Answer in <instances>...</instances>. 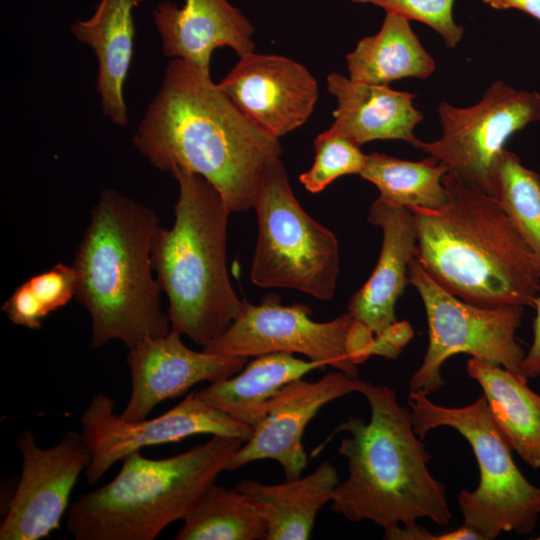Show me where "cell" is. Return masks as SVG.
<instances>
[{"label":"cell","instance_id":"484cf974","mask_svg":"<svg viewBox=\"0 0 540 540\" xmlns=\"http://www.w3.org/2000/svg\"><path fill=\"white\" fill-rule=\"evenodd\" d=\"M176 540H265L266 523L254 502L213 484L182 520Z\"/></svg>","mask_w":540,"mask_h":540},{"label":"cell","instance_id":"d6986e66","mask_svg":"<svg viewBox=\"0 0 540 540\" xmlns=\"http://www.w3.org/2000/svg\"><path fill=\"white\" fill-rule=\"evenodd\" d=\"M328 92L337 99L330 131L357 145L374 140H403L419 149L415 127L423 120L416 95L388 85L356 82L338 73L327 76Z\"/></svg>","mask_w":540,"mask_h":540},{"label":"cell","instance_id":"5bb4252c","mask_svg":"<svg viewBox=\"0 0 540 540\" xmlns=\"http://www.w3.org/2000/svg\"><path fill=\"white\" fill-rule=\"evenodd\" d=\"M218 86L255 125L280 138L301 127L318 99V83L300 63L274 54L248 53Z\"/></svg>","mask_w":540,"mask_h":540},{"label":"cell","instance_id":"ba28073f","mask_svg":"<svg viewBox=\"0 0 540 540\" xmlns=\"http://www.w3.org/2000/svg\"><path fill=\"white\" fill-rule=\"evenodd\" d=\"M253 208L258 237L250 270L252 283L331 300L340 270L338 241L300 205L279 157L264 167Z\"/></svg>","mask_w":540,"mask_h":540},{"label":"cell","instance_id":"9c48e42d","mask_svg":"<svg viewBox=\"0 0 540 540\" xmlns=\"http://www.w3.org/2000/svg\"><path fill=\"white\" fill-rule=\"evenodd\" d=\"M408 282L422 299L429 332L422 364L409 380L410 391L430 395L441 389L445 384L441 368L459 353L526 378L521 370L526 352L516 340L525 307L489 308L466 302L439 285L416 258L409 263Z\"/></svg>","mask_w":540,"mask_h":540},{"label":"cell","instance_id":"f546056e","mask_svg":"<svg viewBox=\"0 0 540 540\" xmlns=\"http://www.w3.org/2000/svg\"><path fill=\"white\" fill-rule=\"evenodd\" d=\"M382 7L406 19L422 22L433 28L447 47H455L463 37L464 28L453 19L455 0H351Z\"/></svg>","mask_w":540,"mask_h":540},{"label":"cell","instance_id":"2e32d148","mask_svg":"<svg viewBox=\"0 0 540 540\" xmlns=\"http://www.w3.org/2000/svg\"><path fill=\"white\" fill-rule=\"evenodd\" d=\"M353 381L337 370L314 382L300 378L286 384L270 399L264 417L235 453L228 471L271 459L280 464L286 480L301 477L308 463L305 428L324 405L354 392Z\"/></svg>","mask_w":540,"mask_h":540},{"label":"cell","instance_id":"6da1fadb","mask_svg":"<svg viewBox=\"0 0 540 540\" xmlns=\"http://www.w3.org/2000/svg\"><path fill=\"white\" fill-rule=\"evenodd\" d=\"M132 143L150 164L202 176L231 213L253 208L266 164L282 152L279 139L249 120L210 73L173 59Z\"/></svg>","mask_w":540,"mask_h":540},{"label":"cell","instance_id":"e0dca14e","mask_svg":"<svg viewBox=\"0 0 540 540\" xmlns=\"http://www.w3.org/2000/svg\"><path fill=\"white\" fill-rule=\"evenodd\" d=\"M152 15L163 54L204 71L219 47H230L239 57L255 50L252 24L229 0H185L181 7L161 1Z\"/></svg>","mask_w":540,"mask_h":540},{"label":"cell","instance_id":"277c9868","mask_svg":"<svg viewBox=\"0 0 540 540\" xmlns=\"http://www.w3.org/2000/svg\"><path fill=\"white\" fill-rule=\"evenodd\" d=\"M159 227L154 209L117 190L101 191L72 263L75 299L90 316L93 348L119 340L130 349L171 330L152 274Z\"/></svg>","mask_w":540,"mask_h":540},{"label":"cell","instance_id":"603a6c76","mask_svg":"<svg viewBox=\"0 0 540 540\" xmlns=\"http://www.w3.org/2000/svg\"><path fill=\"white\" fill-rule=\"evenodd\" d=\"M325 365L304 360L292 353L275 352L256 356L238 373L196 391L209 405L250 427L264 417L270 399L286 384Z\"/></svg>","mask_w":540,"mask_h":540},{"label":"cell","instance_id":"1f68e13d","mask_svg":"<svg viewBox=\"0 0 540 540\" xmlns=\"http://www.w3.org/2000/svg\"><path fill=\"white\" fill-rule=\"evenodd\" d=\"M373 341V331L353 319L347 337V353L353 364L358 366L372 356Z\"/></svg>","mask_w":540,"mask_h":540},{"label":"cell","instance_id":"ac0fdd59","mask_svg":"<svg viewBox=\"0 0 540 540\" xmlns=\"http://www.w3.org/2000/svg\"><path fill=\"white\" fill-rule=\"evenodd\" d=\"M368 220L382 231L380 255L366 283L350 298L347 312L377 334L397 320L395 305L409 283L417 235L413 212L380 198L372 203Z\"/></svg>","mask_w":540,"mask_h":540},{"label":"cell","instance_id":"44dd1931","mask_svg":"<svg viewBox=\"0 0 540 540\" xmlns=\"http://www.w3.org/2000/svg\"><path fill=\"white\" fill-rule=\"evenodd\" d=\"M339 482L335 466L323 461L312 473L282 484L242 479L235 488L247 495L261 513L267 529L265 540H306L318 512L331 501Z\"/></svg>","mask_w":540,"mask_h":540},{"label":"cell","instance_id":"d4e9b609","mask_svg":"<svg viewBox=\"0 0 540 540\" xmlns=\"http://www.w3.org/2000/svg\"><path fill=\"white\" fill-rule=\"evenodd\" d=\"M447 168L428 156L421 161H408L371 153L360 176L374 184L386 203L408 209H437L447 202L442 179Z\"/></svg>","mask_w":540,"mask_h":540},{"label":"cell","instance_id":"4fadbf2b","mask_svg":"<svg viewBox=\"0 0 540 540\" xmlns=\"http://www.w3.org/2000/svg\"><path fill=\"white\" fill-rule=\"evenodd\" d=\"M21 475L0 525L1 540H39L60 528L71 492L90 463L81 432L67 431L50 448L40 447L30 430L15 439Z\"/></svg>","mask_w":540,"mask_h":540},{"label":"cell","instance_id":"4316f807","mask_svg":"<svg viewBox=\"0 0 540 540\" xmlns=\"http://www.w3.org/2000/svg\"><path fill=\"white\" fill-rule=\"evenodd\" d=\"M491 196L533 254L540 276V176L504 149L496 162Z\"/></svg>","mask_w":540,"mask_h":540},{"label":"cell","instance_id":"cb8c5ba5","mask_svg":"<svg viewBox=\"0 0 540 540\" xmlns=\"http://www.w3.org/2000/svg\"><path fill=\"white\" fill-rule=\"evenodd\" d=\"M346 61L351 80L375 85L408 77L425 79L436 67L409 20L394 13H386L380 30L362 38Z\"/></svg>","mask_w":540,"mask_h":540},{"label":"cell","instance_id":"7c38bea8","mask_svg":"<svg viewBox=\"0 0 540 540\" xmlns=\"http://www.w3.org/2000/svg\"><path fill=\"white\" fill-rule=\"evenodd\" d=\"M310 315L307 305L284 306L276 294L265 296L259 305L244 300L241 312L229 328L203 350L247 357L298 353L357 378V366L347 353L353 318L347 312L327 322H316Z\"/></svg>","mask_w":540,"mask_h":540},{"label":"cell","instance_id":"f1b7e54d","mask_svg":"<svg viewBox=\"0 0 540 540\" xmlns=\"http://www.w3.org/2000/svg\"><path fill=\"white\" fill-rule=\"evenodd\" d=\"M360 147L329 129L320 133L314 140V162L299 181L307 191L319 193L341 176L360 174L367 156Z\"/></svg>","mask_w":540,"mask_h":540},{"label":"cell","instance_id":"ffe728a7","mask_svg":"<svg viewBox=\"0 0 540 540\" xmlns=\"http://www.w3.org/2000/svg\"><path fill=\"white\" fill-rule=\"evenodd\" d=\"M144 0H100L87 19H76L70 31L89 46L98 62L96 90L104 115L116 126H127L124 85L134 54V11Z\"/></svg>","mask_w":540,"mask_h":540},{"label":"cell","instance_id":"8fae6325","mask_svg":"<svg viewBox=\"0 0 540 540\" xmlns=\"http://www.w3.org/2000/svg\"><path fill=\"white\" fill-rule=\"evenodd\" d=\"M253 428L203 401L193 391L167 412L139 421L114 412L113 400L96 393L81 416V435L90 452L87 482L96 484L117 461L141 449L209 434L246 442Z\"/></svg>","mask_w":540,"mask_h":540},{"label":"cell","instance_id":"8992f818","mask_svg":"<svg viewBox=\"0 0 540 540\" xmlns=\"http://www.w3.org/2000/svg\"><path fill=\"white\" fill-rule=\"evenodd\" d=\"M244 441L212 436L183 453L150 459L135 451L107 484L68 508L66 528L76 540H153L183 520L216 483Z\"/></svg>","mask_w":540,"mask_h":540},{"label":"cell","instance_id":"5b68a950","mask_svg":"<svg viewBox=\"0 0 540 540\" xmlns=\"http://www.w3.org/2000/svg\"><path fill=\"white\" fill-rule=\"evenodd\" d=\"M178 184L174 223L159 227L152 266L169 308L171 330L203 348L220 337L241 312L227 268L231 214L222 196L200 175L175 170Z\"/></svg>","mask_w":540,"mask_h":540},{"label":"cell","instance_id":"7402d4cb","mask_svg":"<svg viewBox=\"0 0 540 540\" xmlns=\"http://www.w3.org/2000/svg\"><path fill=\"white\" fill-rule=\"evenodd\" d=\"M470 378L483 391L491 418L512 451L533 469H540V394L528 379L501 366L470 358Z\"/></svg>","mask_w":540,"mask_h":540},{"label":"cell","instance_id":"d6a6232c","mask_svg":"<svg viewBox=\"0 0 540 540\" xmlns=\"http://www.w3.org/2000/svg\"><path fill=\"white\" fill-rule=\"evenodd\" d=\"M534 307L536 315L533 322V338L521 366L522 373L527 379L540 376V295Z\"/></svg>","mask_w":540,"mask_h":540},{"label":"cell","instance_id":"52a82bcc","mask_svg":"<svg viewBox=\"0 0 540 540\" xmlns=\"http://www.w3.org/2000/svg\"><path fill=\"white\" fill-rule=\"evenodd\" d=\"M421 390L410 391L408 405L415 433L421 439L437 427H451L470 444L480 480L475 490L462 489L458 504L464 523L483 540L502 532L530 533L540 515V487L517 468L511 449L495 426L484 395L463 407L433 403Z\"/></svg>","mask_w":540,"mask_h":540},{"label":"cell","instance_id":"30bf717a","mask_svg":"<svg viewBox=\"0 0 540 540\" xmlns=\"http://www.w3.org/2000/svg\"><path fill=\"white\" fill-rule=\"evenodd\" d=\"M441 137L421 142L420 150L443 164L466 185L491 196V180L500 153L517 131L540 120V94L495 81L481 100L466 108L442 102Z\"/></svg>","mask_w":540,"mask_h":540},{"label":"cell","instance_id":"e575fe53","mask_svg":"<svg viewBox=\"0 0 540 540\" xmlns=\"http://www.w3.org/2000/svg\"><path fill=\"white\" fill-rule=\"evenodd\" d=\"M492 8L519 9L540 21V0H482Z\"/></svg>","mask_w":540,"mask_h":540},{"label":"cell","instance_id":"7a4b0ae2","mask_svg":"<svg viewBox=\"0 0 540 540\" xmlns=\"http://www.w3.org/2000/svg\"><path fill=\"white\" fill-rule=\"evenodd\" d=\"M353 388L370 405L369 422L348 417L312 452L315 457L336 434L349 433L338 448L348 476L336 486L331 509L349 521L370 520L383 529L419 518L448 525L446 489L428 469L431 456L414 431L410 410L399 405L388 386L357 377Z\"/></svg>","mask_w":540,"mask_h":540},{"label":"cell","instance_id":"d590c367","mask_svg":"<svg viewBox=\"0 0 540 540\" xmlns=\"http://www.w3.org/2000/svg\"><path fill=\"white\" fill-rule=\"evenodd\" d=\"M537 540H540V535L536 538Z\"/></svg>","mask_w":540,"mask_h":540},{"label":"cell","instance_id":"83f0119b","mask_svg":"<svg viewBox=\"0 0 540 540\" xmlns=\"http://www.w3.org/2000/svg\"><path fill=\"white\" fill-rule=\"evenodd\" d=\"M77 277L72 265L57 263L19 285L1 311L15 325L38 330L52 312L75 298Z\"/></svg>","mask_w":540,"mask_h":540},{"label":"cell","instance_id":"9a60e30c","mask_svg":"<svg viewBox=\"0 0 540 540\" xmlns=\"http://www.w3.org/2000/svg\"><path fill=\"white\" fill-rule=\"evenodd\" d=\"M131 393L121 416L128 421L148 417L153 408L201 382L214 383L238 373L249 357L194 351L181 334L149 337L128 349Z\"/></svg>","mask_w":540,"mask_h":540},{"label":"cell","instance_id":"836d02e7","mask_svg":"<svg viewBox=\"0 0 540 540\" xmlns=\"http://www.w3.org/2000/svg\"><path fill=\"white\" fill-rule=\"evenodd\" d=\"M384 539L387 540H437L433 534L417 523L409 525H394L384 529Z\"/></svg>","mask_w":540,"mask_h":540},{"label":"cell","instance_id":"3957f363","mask_svg":"<svg viewBox=\"0 0 540 540\" xmlns=\"http://www.w3.org/2000/svg\"><path fill=\"white\" fill-rule=\"evenodd\" d=\"M447 202L413 208L415 258L444 289L481 307L534 306L540 295L535 259L490 195L456 174L443 179Z\"/></svg>","mask_w":540,"mask_h":540},{"label":"cell","instance_id":"4dcf8cb0","mask_svg":"<svg viewBox=\"0 0 540 540\" xmlns=\"http://www.w3.org/2000/svg\"><path fill=\"white\" fill-rule=\"evenodd\" d=\"M414 335L411 324L396 320L382 331L374 334L372 355L396 359Z\"/></svg>","mask_w":540,"mask_h":540}]
</instances>
